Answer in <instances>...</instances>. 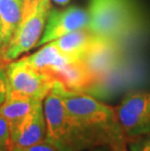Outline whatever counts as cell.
<instances>
[{"label": "cell", "mask_w": 150, "mask_h": 151, "mask_svg": "<svg viewBox=\"0 0 150 151\" xmlns=\"http://www.w3.org/2000/svg\"><path fill=\"white\" fill-rule=\"evenodd\" d=\"M55 87L68 112L92 137L95 145L128 151L127 137L115 108L98 101L88 93L67 90L59 81L55 83Z\"/></svg>", "instance_id": "6da1fadb"}, {"label": "cell", "mask_w": 150, "mask_h": 151, "mask_svg": "<svg viewBox=\"0 0 150 151\" xmlns=\"http://www.w3.org/2000/svg\"><path fill=\"white\" fill-rule=\"evenodd\" d=\"M46 121L45 140L58 151H84L97 146L65 107L54 85L43 101Z\"/></svg>", "instance_id": "7a4b0ae2"}, {"label": "cell", "mask_w": 150, "mask_h": 151, "mask_svg": "<svg viewBox=\"0 0 150 151\" xmlns=\"http://www.w3.org/2000/svg\"><path fill=\"white\" fill-rule=\"evenodd\" d=\"M88 29L100 39L119 43L139 24L133 0H89Z\"/></svg>", "instance_id": "3957f363"}, {"label": "cell", "mask_w": 150, "mask_h": 151, "mask_svg": "<svg viewBox=\"0 0 150 151\" xmlns=\"http://www.w3.org/2000/svg\"><path fill=\"white\" fill-rule=\"evenodd\" d=\"M51 10V0H23L17 27L7 46L0 51L3 62H12L38 46Z\"/></svg>", "instance_id": "277c9868"}, {"label": "cell", "mask_w": 150, "mask_h": 151, "mask_svg": "<svg viewBox=\"0 0 150 151\" xmlns=\"http://www.w3.org/2000/svg\"><path fill=\"white\" fill-rule=\"evenodd\" d=\"M10 97H20L43 101L57 82L53 77L33 68L22 60L5 66Z\"/></svg>", "instance_id": "5b68a950"}, {"label": "cell", "mask_w": 150, "mask_h": 151, "mask_svg": "<svg viewBox=\"0 0 150 151\" xmlns=\"http://www.w3.org/2000/svg\"><path fill=\"white\" fill-rule=\"evenodd\" d=\"M127 140L150 134V92H132L115 108Z\"/></svg>", "instance_id": "8992f818"}, {"label": "cell", "mask_w": 150, "mask_h": 151, "mask_svg": "<svg viewBox=\"0 0 150 151\" xmlns=\"http://www.w3.org/2000/svg\"><path fill=\"white\" fill-rule=\"evenodd\" d=\"M88 27L87 10L78 7H69L63 10L52 9L38 46H43L70 32L88 28Z\"/></svg>", "instance_id": "52a82bcc"}, {"label": "cell", "mask_w": 150, "mask_h": 151, "mask_svg": "<svg viewBox=\"0 0 150 151\" xmlns=\"http://www.w3.org/2000/svg\"><path fill=\"white\" fill-rule=\"evenodd\" d=\"M45 137L46 121L43 101H39L24 118L11 128L12 148L32 145L43 141Z\"/></svg>", "instance_id": "ba28073f"}, {"label": "cell", "mask_w": 150, "mask_h": 151, "mask_svg": "<svg viewBox=\"0 0 150 151\" xmlns=\"http://www.w3.org/2000/svg\"><path fill=\"white\" fill-rule=\"evenodd\" d=\"M81 60L98 81L101 82L103 77L110 73L119 63V43L95 37Z\"/></svg>", "instance_id": "9c48e42d"}, {"label": "cell", "mask_w": 150, "mask_h": 151, "mask_svg": "<svg viewBox=\"0 0 150 151\" xmlns=\"http://www.w3.org/2000/svg\"><path fill=\"white\" fill-rule=\"evenodd\" d=\"M53 78L67 90L84 93L94 90L100 83L82 60H68L54 73Z\"/></svg>", "instance_id": "30bf717a"}, {"label": "cell", "mask_w": 150, "mask_h": 151, "mask_svg": "<svg viewBox=\"0 0 150 151\" xmlns=\"http://www.w3.org/2000/svg\"><path fill=\"white\" fill-rule=\"evenodd\" d=\"M21 60L29 66L53 77L54 73L70 59L62 55L55 45L50 42L43 45L34 54L22 58Z\"/></svg>", "instance_id": "8fae6325"}, {"label": "cell", "mask_w": 150, "mask_h": 151, "mask_svg": "<svg viewBox=\"0 0 150 151\" xmlns=\"http://www.w3.org/2000/svg\"><path fill=\"white\" fill-rule=\"evenodd\" d=\"M95 39V36L88 28H83L62 36L52 43L68 59L81 60Z\"/></svg>", "instance_id": "7c38bea8"}, {"label": "cell", "mask_w": 150, "mask_h": 151, "mask_svg": "<svg viewBox=\"0 0 150 151\" xmlns=\"http://www.w3.org/2000/svg\"><path fill=\"white\" fill-rule=\"evenodd\" d=\"M23 0H0V34L2 51L7 46L21 17Z\"/></svg>", "instance_id": "4fadbf2b"}, {"label": "cell", "mask_w": 150, "mask_h": 151, "mask_svg": "<svg viewBox=\"0 0 150 151\" xmlns=\"http://www.w3.org/2000/svg\"><path fill=\"white\" fill-rule=\"evenodd\" d=\"M37 102L39 101L27 98L7 96L5 101L0 105V115L8 121L11 129L35 106Z\"/></svg>", "instance_id": "5bb4252c"}, {"label": "cell", "mask_w": 150, "mask_h": 151, "mask_svg": "<svg viewBox=\"0 0 150 151\" xmlns=\"http://www.w3.org/2000/svg\"><path fill=\"white\" fill-rule=\"evenodd\" d=\"M0 147H4L8 151H12L11 129L8 121L0 115Z\"/></svg>", "instance_id": "9a60e30c"}, {"label": "cell", "mask_w": 150, "mask_h": 151, "mask_svg": "<svg viewBox=\"0 0 150 151\" xmlns=\"http://www.w3.org/2000/svg\"><path fill=\"white\" fill-rule=\"evenodd\" d=\"M128 151H150V134L127 140Z\"/></svg>", "instance_id": "2e32d148"}, {"label": "cell", "mask_w": 150, "mask_h": 151, "mask_svg": "<svg viewBox=\"0 0 150 151\" xmlns=\"http://www.w3.org/2000/svg\"><path fill=\"white\" fill-rule=\"evenodd\" d=\"M13 151H58V149L44 139L43 141H40V142L29 146L16 147V148L13 149Z\"/></svg>", "instance_id": "e0dca14e"}, {"label": "cell", "mask_w": 150, "mask_h": 151, "mask_svg": "<svg viewBox=\"0 0 150 151\" xmlns=\"http://www.w3.org/2000/svg\"><path fill=\"white\" fill-rule=\"evenodd\" d=\"M5 66L0 65V105L5 101L8 94V80Z\"/></svg>", "instance_id": "ac0fdd59"}, {"label": "cell", "mask_w": 150, "mask_h": 151, "mask_svg": "<svg viewBox=\"0 0 150 151\" xmlns=\"http://www.w3.org/2000/svg\"><path fill=\"white\" fill-rule=\"evenodd\" d=\"M84 151H117V150L113 149L112 147H109V146H95Z\"/></svg>", "instance_id": "d6986e66"}, {"label": "cell", "mask_w": 150, "mask_h": 151, "mask_svg": "<svg viewBox=\"0 0 150 151\" xmlns=\"http://www.w3.org/2000/svg\"><path fill=\"white\" fill-rule=\"evenodd\" d=\"M56 4H58L60 6H65V5H67L70 0H53Z\"/></svg>", "instance_id": "ffe728a7"}, {"label": "cell", "mask_w": 150, "mask_h": 151, "mask_svg": "<svg viewBox=\"0 0 150 151\" xmlns=\"http://www.w3.org/2000/svg\"><path fill=\"white\" fill-rule=\"evenodd\" d=\"M2 48V38H1V34H0V50Z\"/></svg>", "instance_id": "44dd1931"}, {"label": "cell", "mask_w": 150, "mask_h": 151, "mask_svg": "<svg viewBox=\"0 0 150 151\" xmlns=\"http://www.w3.org/2000/svg\"><path fill=\"white\" fill-rule=\"evenodd\" d=\"M0 151H8V150L4 148V147H0Z\"/></svg>", "instance_id": "7402d4cb"}, {"label": "cell", "mask_w": 150, "mask_h": 151, "mask_svg": "<svg viewBox=\"0 0 150 151\" xmlns=\"http://www.w3.org/2000/svg\"><path fill=\"white\" fill-rule=\"evenodd\" d=\"M2 63H4V62H3V60H2V59H1V57H0V65H1Z\"/></svg>", "instance_id": "603a6c76"}]
</instances>
